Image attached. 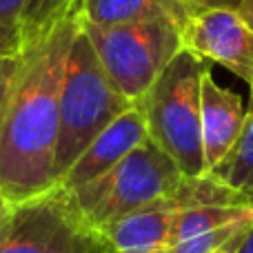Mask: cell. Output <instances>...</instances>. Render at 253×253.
I'll list each match as a JSON object with an SVG mask.
<instances>
[{"label":"cell","instance_id":"obj_1","mask_svg":"<svg viewBox=\"0 0 253 253\" xmlns=\"http://www.w3.org/2000/svg\"><path fill=\"white\" fill-rule=\"evenodd\" d=\"M83 27L74 0L27 42L0 111V196L22 205L56 187L60 89L76 34Z\"/></svg>","mask_w":253,"mask_h":253},{"label":"cell","instance_id":"obj_2","mask_svg":"<svg viewBox=\"0 0 253 253\" xmlns=\"http://www.w3.org/2000/svg\"><path fill=\"white\" fill-rule=\"evenodd\" d=\"M205 71V60L182 49L160 74L156 84L138 100L147 120L149 140L160 147L187 178L209 173L200 116Z\"/></svg>","mask_w":253,"mask_h":253},{"label":"cell","instance_id":"obj_3","mask_svg":"<svg viewBox=\"0 0 253 253\" xmlns=\"http://www.w3.org/2000/svg\"><path fill=\"white\" fill-rule=\"evenodd\" d=\"M135 102L116 91L84 29L76 34L60 89V126L56 147V182L100 131Z\"/></svg>","mask_w":253,"mask_h":253},{"label":"cell","instance_id":"obj_4","mask_svg":"<svg viewBox=\"0 0 253 253\" xmlns=\"http://www.w3.org/2000/svg\"><path fill=\"white\" fill-rule=\"evenodd\" d=\"M107 78L126 100L138 102L182 51V29L167 18L98 27L83 20Z\"/></svg>","mask_w":253,"mask_h":253},{"label":"cell","instance_id":"obj_5","mask_svg":"<svg viewBox=\"0 0 253 253\" xmlns=\"http://www.w3.org/2000/svg\"><path fill=\"white\" fill-rule=\"evenodd\" d=\"M184 178L178 165L147 138L109 173L74 191V198L87 224L98 231L131 211L171 196Z\"/></svg>","mask_w":253,"mask_h":253},{"label":"cell","instance_id":"obj_6","mask_svg":"<svg viewBox=\"0 0 253 253\" xmlns=\"http://www.w3.org/2000/svg\"><path fill=\"white\" fill-rule=\"evenodd\" d=\"M109 247L91 229L71 191L53 187L22 205H13L0 253H107Z\"/></svg>","mask_w":253,"mask_h":253},{"label":"cell","instance_id":"obj_7","mask_svg":"<svg viewBox=\"0 0 253 253\" xmlns=\"http://www.w3.org/2000/svg\"><path fill=\"white\" fill-rule=\"evenodd\" d=\"M182 49L227 67L253 93V31L236 9L196 11L182 27Z\"/></svg>","mask_w":253,"mask_h":253},{"label":"cell","instance_id":"obj_8","mask_svg":"<svg viewBox=\"0 0 253 253\" xmlns=\"http://www.w3.org/2000/svg\"><path fill=\"white\" fill-rule=\"evenodd\" d=\"M147 138V120H144L140 105L135 102L133 107H129L123 116H118L105 131H100L91 140V144L80 153L78 160L60 178L58 187L67 189L71 193L87 187L93 180L109 173L116 165H120Z\"/></svg>","mask_w":253,"mask_h":253},{"label":"cell","instance_id":"obj_9","mask_svg":"<svg viewBox=\"0 0 253 253\" xmlns=\"http://www.w3.org/2000/svg\"><path fill=\"white\" fill-rule=\"evenodd\" d=\"M180 205L173 193L98 229L107 247L120 253H165L171 247Z\"/></svg>","mask_w":253,"mask_h":253},{"label":"cell","instance_id":"obj_10","mask_svg":"<svg viewBox=\"0 0 253 253\" xmlns=\"http://www.w3.org/2000/svg\"><path fill=\"white\" fill-rule=\"evenodd\" d=\"M202 116V147L209 173L229 156L245 125V105L236 91L220 87L207 69L202 76L200 93Z\"/></svg>","mask_w":253,"mask_h":253},{"label":"cell","instance_id":"obj_11","mask_svg":"<svg viewBox=\"0 0 253 253\" xmlns=\"http://www.w3.org/2000/svg\"><path fill=\"white\" fill-rule=\"evenodd\" d=\"M83 20L98 27L167 18L182 29L193 16V9L182 0H78Z\"/></svg>","mask_w":253,"mask_h":253},{"label":"cell","instance_id":"obj_12","mask_svg":"<svg viewBox=\"0 0 253 253\" xmlns=\"http://www.w3.org/2000/svg\"><path fill=\"white\" fill-rule=\"evenodd\" d=\"M211 175H215L231 189L240 191L253 205V93L236 144L229 151V156L211 171Z\"/></svg>","mask_w":253,"mask_h":253},{"label":"cell","instance_id":"obj_13","mask_svg":"<svg viewBox=\"0 0 253 253\" xmlns=\"http://www.w3.org/2000/svg\"><path fill=\"white\" fill-rule=\"evenodd\" d=\"M253 215L251 207H218V205H205V207H187L178 211V218L173 224V236L171 245L189 240V238L211 233L215 229L229 227L233 222Z\"/></svg>","mask_w":253,"mask_h":253},{"label":"cell","instance_id":"obj_14","mask_svg":"<svg viewBox=\"0 0 253 253\" xmlns=\"http://www.w3.org/2000/svg\"><path fill=\"white\" fill-rule=\"evenodd\" d=\"M74 0H29L25 7V13L20 18L25 42H31L36 36H40L58 16L65 11Z\"/></svg>","mask_w":253,"mask_h":253},{"label":"cell","instance_id":"obj_15","mask_svg":"<svg viewBox=\"0 0 253 253\" xmlns=\"http://www.w3.org/2000/svg\"><path fill=\"white\" fill-rule=\"evenodd\" d=\"M251 220H253V215L240 220V222L229 224V227L215 229V231H211V233H202V236L189 238V240H182V242H175V245H171L165 253H215V251L222 249L236 233H240L245 227H249Z\"/></svg>","mask_w":253,"mask_h":253},{"label":"cell","instance_id":"obj_16","mask_svg":"<svg viewBox=\"0 0 253 253\" xmlns=\"http://www.w3.org/2000/svg\"><path fill=\"white\" fill-rule=\"evenodd\" d=\"M25 47V31L20 22H0V60L20 56Z\"/></svg>","mask_w":253,"mask_h":253},{"label":"cell","instance_id":"obj_17","mask_svg":"<svg viewBox=\"0 0 253 253\" xmlns=\"http://www.w3.org/2000/svg\"><path fill=\"white\" fill-rule=\"evenodd\" d=\"M18 58H20V56H13V58H4V60H0V111H2L4 100H7L9 87H11L13 74H16V67H18Z\"/></svg>","mask_w":253,"mask_h":253},{"label":"cell","instance_id":"obj_18","mask_svg":"<svg viewBox=\"0 0 253 253\" xmlns=\"http://www.w3.org/2000/svg\"><path fill=\"white\" fill-rule=\"evenodd\" d=\"M29 0H0V22H20Z\"/></svg>","mask_w":253,"mask_h":253},{"label":"cell","instance_id":"obj_19","mask_svg":"<svg viewBox=\"0 0 253 253\" xmlns=\"http://www.w3.org/2000/svg\"><path fill=\"white\" fill-rule=\"evenodd\" d=\"M193 11H205V9H238L242 0H182Z\"/></svg>","mask_w":253,"mask_h":253},{"label":"cell","instance_id":"obj_20","mask_svg":"<svg viewBox=\"0 0 253 253\" xmlns=\"http://www.w3.org/2000/svg\"><path fill=\"white\" fill-rule=\"evenodd\" d=\"M11 213H13V205L7 200V198L0 196V240H2L4 231H7V227H9Z\"/></svg>","mask_w":253,"mask_h":253},{"label":"cell","instance_id":"obj_21","mask_svg":"<svg viewBox=\"0 0 253 253\" xmlns=\"http://www.w3.org/2000/svg\"><path fill=\"white\" fill-rule=\"evenodd\" d=\"M236 11L240 13V18L249 25V29L253 31V0H242V2L238 4Z\"/></svg>","mask_w":253,"mask_h":253},{"label":"cell","instance_id":"obj_22","mask_svg":"<svg viewBox=\"0 0 253 253\" xmlns=\"http://www.w3.org/2000/svg\"><path fill=\"white\" fill-rule=\"evenodd\" d=\"M251 222H253V220H251ZM249 227H251V224H249ZM249 227H245L240 233H236V236H233L231 240H229L227 245L222 247V249H220V251H215V253H236V251H238V247H240V242H242V238H245V233L249 231Z\"/></svg>","mask_w":253,"mask_h":253},{"label":"cell","instance_id":"obj_23","mask_svg":"<svg viewBox=\"0 0 253 253\" xmlns=\"http://www.w3.org/2000/svg\"><path fill=\"white\" fill-rule=\"evenodd\" d=\"M236 253H253V222H251L249 231L245 233V238H242V242H240V247H238Z\"/></svg>","mask_w":253,"mask_h":253},{"label":"cell","instance_id":"obj_24","mask_svg":"<svg viewBox=\"0 0 253 253\" xmlns=\"http://www.w3.org/2000/svg\"><path fill=\"white\" fill-rule=\"evenodd\" d=\"M107 253H120V251H114V249H109V251H107Z\"/></svg>","mask_w":253,"mask_h":253}]
</instances>
